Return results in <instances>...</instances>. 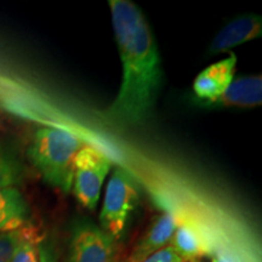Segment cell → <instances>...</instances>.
<instances>
[{"label":"cell","mask_w":262,"mask_h":262,"mask_svg":"<svg viewBox=\"0 0 262 262\" xmlns=\"http://www.w3.org/2000/svg\"><path fill=\"white\" fill-rule=\"evenodd\" d=\"M123 64L117 97L104 118L117 126H137L149 119L162 83V63L148 22L130 0L108 2Z\"/></svg>","instance_id":"cell-1"},{"label":"cell","mask_w":262,"mask_h":262,"mask_svg":"<svg viewBox=\"0 0 262 262\" xmlns=\"http://www.w3.org/2000/svg\"><path fill=\"white\" fill-rule=\"evenodd\" d=\"M85 143L57 127H40L34 134L28 157L47 182L68 193L73 185L74 160Z\"/></svg>","instance_id":"cell-2"},{"label":"cell","mask_w":262,"mask_h":262,"mask_svg":"<svg viewBox=\"0 0 262 262\" xmlns=\"http://www.w3.org/2000/svg\"><path fill=\"white\" fill-rule=\"evenodd\" d=\"M139 199L140 189L134 176L125 169L117 168L108 181L100 214L102 229L114 241L122 238L126 222L139 204Z\"/></svg>","instance_id":"cell-3"},{"label":"cell","mask_w":262,"mask_h":262,"mask_svg":"<svg viewBox=\"0 0 262 262\" xmlns=\"http://www.w3.org/2000/svg\"><path fill=\"white\" fill-rule=\"evenodd\" d=\"M111 160L93 146L84 145L74 160L73 193L84 208L95 210L102 185L111 169Z\"/></svg>","instance_id":"cell-4"},{"label":"cell","mask_w":262,"mask_h":262,"mask_svg":"<svg viewBox=\"0 0 262 262\" xmlns=\"http://www.w3.org/2000/svg\"><path fill=\"white\" fill-rule=\"evenodd\" d=\"M66 262H118L117 241L88 219L71 227Z\"/></svg>","instance_id":"cell-5"},{"label":"cell","mask_w":262,"mask_h":262,"mask_svg":"<svg viewBox=\"0 0 262 262\" xmlns=\"http://www.w3.org/2000/svg\"><path fill=\"white\" fill-rule=\"evenodd\" d=\"M170 247L183 260H199L212 253L214 244L201 222L186 217L178 221Z\"/></svg>","instance_id":"cell-6"},{"label":"cell","mask_w":262,"mask_h":262,"mask_svg":"<svg viewBox=\"0 0 262 262\" xmlns=\"http://www.w3.org/2000/svg\"><path fill=\"white\" fill-rule=\"evenodd\" d=\"M237 56L231 54L224 60L209 66L195 77L193 90L202 100L212 103L229 86L234 78Z\"/></svg>","instance_id":"cell-7"},{"label":"cell","mask_w":262,"mask_h":262,"mask_svg":"<svg viewBox=\"0 0 262 262\" xmlns=\"http://www.w3.org/2000/svg\"><path fill=\"white\" fill-rule=\"evenodd\" d=\"M262 22L257 15H244L233 19L226 25L216 34L212 40L209 52L211 55H217L233 49L244 42L254 40L261 37Z\"/></svg>","instance_id":"cell-8"},{"label":"cell","mask_w":262,"mask_h":262,"mask_svg":"<svg viewBox=\"0 0 262 262\" xmlns=\"http://www.w3.org/2000/svg\"><path fill=\"white\" fill-rule=\"evenodd\" d=\"M178 221L176 216L171 212H165L158 216L147 229L146 233L142 235V238L137 242L133 253L127 258V262H141L170 245Z\"/></svg>","instance_id":"cell-9"},{"label":"cell","mask_w":262,"mask_h":262,"mask_svg":"<svg viewBox=\"0 0 262 262\" xmlns=\"http://www.w3.org/2000/svg\"><path fill=\"white\" fill-rule=\"evenodd\" d=\"M262 102L261 75H249L232 80L217 100L211 104L229 108H253Z\"/></svg>","instance_id":"cell-10"},{"label":"cell","mask_w":262,"mask_h":262,"mask_svg":"<svg viewBox=\"0 0 262 262\" xmlns=\"http://www.w3.org/2000/svg\"><path fill=\"white\" fill-rule=\"evenodd\" d=\"M27 216V203L17 189H0V232L22 227Z\"/></svg>","instance_id":"cell-11"},{"label":"cell","mask_w":262,"mask_h":262,"mask_svg":"<svg viewBox=\"0 0 262 262\" xmlns=\"http://www.w3.org/2000/svg\"><path fill=\"white\" fill-rule=\"evenodd\" d=\"M21 179V163L11 150L0 143V189L14 188Z\"/></svg>","instance_id":"cell-12"},{"label":"cell","mask_w":262,"mask_h":262,"mask_svg":"<svg viewBox=\"0 0 262 262\" xmlns=\"http://www.w3.org/2000/svg\"><path fill=\"white\" fill-rule=\"evenodd\" d=\"M35 233V229L27 225L11 231L0 232V262H11L22 242Z\"/></svg>","instance_id":"cell-13"},{"label":"cell","mask_w":262,"mask_h":262,"mask_svg":"<svg viewBox=\"0 0 262 262\" xmlns=\"http://www.w3.org/2000/svg\"><path fill=\"white\" fill-rule=\"evenodd\" d=\"M38 235H31L19 245L11 262H39L38 258Z\"/></svg>","instance_id":"cell-14"},{"label":"cell","mask_w":262,"mask_h":262,"mask_svg":"<svg viewBox=\"0 0 262 262\" xmlns=\"http://www.w3.org/2000/svg\"><path fill=\"white\" fill-rule=\"evenodd\" d=\"M186 260H183L179 256L178 254L175 253V250L168 245V247L163 248L162 250L157 251V253L152 254L150 256H148L145 260H142L141 262H185Z\"/></svg>","instance_id":"cell-15"},{"label":"cell","mask_w":262,"mask_h":262,"mask_svg":"<svg viewBox=\"0 0 262 262\" xmlns=\"http://www.w3.org/2000/svg\"><path fill=\"white\" fill-rule=\"evenodd\" d=\"M38 258L39 262H58L54 248L49 243L38 244Z\"/></svg>","instance_id":"cell-16"},{"label":"cell","mask_w":262,"mask_h":262,"mask_svg":"<svg viewBox=\"0 0 262 262\" xmlns=\"http://www.w3.org/2000/svg\"><path fill=\"white\" fill-rule=\"evenodd\" d=\"M211 262H243V260L238 257V254L233 251L228 250V249H221L212 255Z\"/></svg>","instance_id":"cell-17"},{"label":"cell","mask_w":262,"mask_h":262,"mask_svg":"<svg viewBox=\"0 0 262 262\" xmlns=\"http://www.w3.org/2000/svg\"><path fill=\"white\" fill-rule=\"evenodd\" d=\"M193 261H195V260H186L185 262H193Z\"/></svg>","instance_id":"cell-18"},{"label":"cell","mask_w":262,"mask_h":262,"mask_svg":"<svg viewBox=\"0 0 262 262\" xmlns=\"http://www.w3.org/2000/svg\"><path fill=\"white\" fill-rule=\"evenodd\" d=\"M193 262H199V260H195V261H193Z\"/></svg>","instance_id":"cell-19"}]
</instances>
